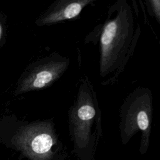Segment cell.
Masks as SVG:
<instances>
[{"label": "cell", "mask_w": 160, "mask_h": 160, "mask_svg": "<svg viewBox=\"0 0 160 160\" xmlns=\"http://www.w3.org/2000/svg\"><path fill=\"white\" fill-rule=\"evenodd\" d=\"M92 90L88 82L82 84L70 115L74 139L79 148H84L88 144L92 124L95 120L100 119Z\"/></svg>", "instance_id": "cell-4"}, {"label": "cell", "mask_w": 160, "mask_h": 160, "mask_svg": "<svg viewBox=\"0 0 160 160\" xmlns=\"http://www.w3.org/2000/svg\"><path fill=\"white\" fill-rule=\"evenodd\" d=\"M1 33H2V27H1V25L0 24V39H1Z\"/></svg>", "instance_id": "cell-8"}, {"label": "cell", "mask_w": 160, "mask_h": 160, "mask_svg": "<svg viewBox=\"0 0 160 160\" xmlns=\"http://www.w3.org/2000/svg\"><path fill=\"white\" fill-rule=\"evenodd\" d=\"M93 1L71 0L61 1L52 6L37 21L39 26L49 25L78 16L82 9Z\"/></svg>", "instance_id": "cell-6"}, {"label": "cell", "mask_w": 160, "mask_h": 160, "mask_svg": "<svg viewBox=\"0 0 160 160\" xmlns=\"http://www.w3.org/2000/svg\"><path fill=\"white\" fill-rule=\"evenodd\" d=\"M52 124L47 121L22 127L15 134L13 143L31 160H49L56 142Z\"/></svg>", "instance_id": "cell-3"}, {"label": "cell", "mask_w": 160, "mask_h": 160, "mask_svg": "<svg viewBox=\"0 0 160 160\" xmlns=\"http://www.w3.org/2000/svg\"><path fill=\"white\" fill-rule=\"evenodd\" d=\"M131 1L118 0L110 6L100 35L99 70L105 83L118 80L133 56L141 36L138 11Z\"/></svg>", "instance_id": "cell-1"}, {"label": "cell", "mask_w": 160, "mask_h": 160, "mask_svg": "<svg viewBox=\"0 0 160 160\" xmlns=\"http://www.w3.org/2000/svg\"><path fill=\"white\" fill-rule=\"evenodd\" d=\"M152 94L146 87H138L124 99L119 108V131L126 144L137 132H141L140 152H146L150 141L152 119Z\"/></svg>", "instance_id": "cell-2"}, {"label": "cell", "mask_w": 160, "mask_h": 160, "mask_svg": "<svg viewBox=\"0 0 160 160\" xmlns=\"http://www.w3.org/2000/svg\"><path fill=\"white\" fill-rule=\"evenodd\" d=\"M67 61H50L28 72L20 81L15 94L38 90L51 85L64 72L68 66Z\"/></svg>", "instance_id": "cell-5"}, {"label": "cell", "mask_w": 160, "mask_h": 160, "mask_svg": "<svg viewBox=\"0 0 160 160\" xmlns=\"http://www.w3.org/2000/svg\"><path fill=\"white\" fill-rule=\"evenodd\" d=\"M149 12L160 24V0H146L144 1Z\"/></svg>", "instance_id": "cell-7"}]
</instances>
